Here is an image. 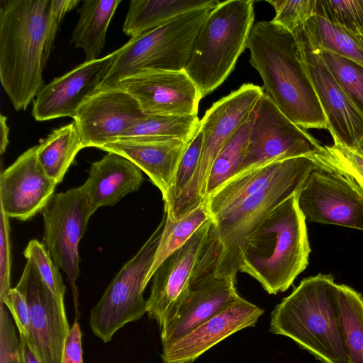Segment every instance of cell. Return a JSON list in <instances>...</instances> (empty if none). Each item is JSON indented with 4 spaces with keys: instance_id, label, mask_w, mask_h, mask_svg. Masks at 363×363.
Wrapping results in <instances>:
<instances>
[{
    "instance_id": "obj_28",
    "label": "cell",
    "mask_w": 363,
    "mask_h": 363,
    "mask_svg": "<svg viewBox=\"0 0 363 363\" xmlns=\"http://www.w3.org/2000/svg\"><path fill=\"white\" fill-rule=\"evenodd\" d=\"M337 303L348 363H363V297L352 288L338 284Z\"/></svg>"
},
{
    "instance_id": "obj_17",
    "label": "cell",
    "mask_w": 363,
    "mask_h": 363,
    "mask_svg": "<svg viewBox=\"0 0 363 363\" xmlns=\"http://www.w3.org/2000/svg\"><path fill=\"white\" fill-rule=\"evenodd\" d=\"M145 116L130 94L116 87L95 91L80 106L74 120L84 147L100 149Z\"/></svg>"
},
{
    "instance_id": "obj_14",
    "label": "cell",
    "mask_w": 363,
    "mask_h": 363,
    "mask_svg": "<svg viewBox=\"0 0 363 363\" xmlns=\"http://www.w3.org/2000/svg\"><path fill=\"white\" fill-rule=\"evenodd\" d=\"M212 223L210 218L184 245L168 256L153 274L147 313L157 322L160 332L176 317L190 291L196 264Z\"/></svg>"
},
{
    "instance_id": "obj_27",
    "label": "cell",
    "mask_w": 363,
    "mask_h": 363,
    "mask_svg": "<svg viewBox=\"0 0 363 363\" xmlns=\"http://www.w3.org/2000/svg\"><path fill=\"white\" fill-rule=\"evenodd\" d=\"M82 148L84 147L74 121L53 130L38 145L37 157L45 173L59 184Z\"/></svg>"
},
{
    "instance_id": "obj_36",
    "label": "cell",
    "mask_w": 363,
    "mask_h": 363,
    "mask_svg": "<svg viewBox=\"0 0 363 363\" xmlns=\"http://www.w3.org/2000/svg\"><path fill=\"white\" fill-rule=\"evenodd\" d=\"M275 11L271 21L295 35L303 30L308 21L316 15V0H267Z\"/></svg>"
},
{
    "instance_id": "obj_10",
    "label": "cell",
    "mask_w": 363,
    "mask_h": 363,
    "mask_svg": "<svg viewBox=\"0 0 363 363\" xmlns=\"http://www.w3.org/2000/svg\"><path fill=\"white\" fill-rule=\"evenodd\" d=\"M254 112L245 150L235 175L273 162L311 157L321 148L320 143L285 116L266 92L258 99Z\"/></svg>"
},
{
    "instance_id": "obj_13",
    "label": "cell",
    "mask_w": 363,
    "mask_h": 363,
    "mask_svg": "<svg viewBox=\"0 0 363 363\" xmlns=\"http://www.w3.org/2000/svg\"><path fill=\"white\" fill-rule=\"evenodd\" d=\"M298 54L324 112L333 142L354 150L363 139V116L350 101L305 28L293 35Z\"/></svg>"
},
{
    "instance_id": "obj_30",
    "label": "cell",
    "mask_w": 363,
    "mask_h": 363,
    "mask_svg": "<svg viewBox=\"0 0 363 363\" xmlns=\"http://www.w3.org/2000/svg\"><path fill=\"white\" fill-rule=\"evenodd\" d=\"M210 218L211 216L205 201L179 219L172 220L167 215L163 233L155 255L154 261L145 279L146 286L162 262L184 245Z\"/></svg>"
},
{
    "instance_id": "obj_35",
    "label": "cell",
    "mask_w": 363,
    "mask_h": 363,
    "mask_svg": "<svg viewBox=\"0 0 363 363\" xmlns=\"http://www.w3.org/2000/svg\"><path fill=\"white\" fill-rule=\"evenodd\" d=\"M316 15L358 35H363V0H316Z\"/></svg>"
},
{
    "instance_id": "obj_1",
    "label": "cell",
    "mask_w": 363,
    "mask_h": 363,
    "mask_svg": "<svg viewBox=\"0 0 363 363\" xmlns=\"http://www.w3.org/2000/svg\"><path fill=\"white\" fill-rule=\"evenodd\" d=\"M52 6V0L0 3V81L17 111L26 110L44 86Z\"/></svg>"
},
{
    "instance_id": "obj_11",
    "label": "cell",
    "mask_w": 363,
    "mask_h": 363,
    "mask_svg": "<svg viewBox=\"0 0 363 363\" xmlns=\"http://www.w3.org/2000/svg\"><path fill=\"white\" fill-rule=\"evenodd\" d=\"M42 211L44 245L55 263L67 277L77 313L79 245L95 211L82 185L53 195Z\"/></svg>"
},
{
    "instance_id": "obj_9",
    "label": "cell",
    "mask_w": 363,
    "mask_h": 363,
    "mask_svg": "<svg viewBox=\"0 0 363 363\" xmlns=\"http://www.w3.org/2000/svg\"><path fill=\"white\" fill-rule=\"evenodd\" d=\"M167 218L162 219L138 252L116 274L99 301L92 308L89 325L104 342H109L125 324L147 313L143 291L146 277L152 265Z\"/></svg>"
},
{
    "instance_id": "obj_4",
    "label": "cell",
    "mask_w": 363,
    "mask_h": 363,
    "mask_svg": "<svg viewBox=\"0 0 363 363\" xmlns=\"http://www.w3.org/2000/svg\"><path fill=\"white\" fill-rule=\"evenodd\" d=\"M330 275L303 279L270 315L269 331L291 339L322 363H348Z\"/></svg>"
},
{
    "instance_id": "obj_38",
    "label": "cell",
    "mask_w": 363,
    "mask_h": 363,
    "mask_svg": "<svg viewBox=\"0 0 363 363\" xmlns=\"http://www.w3.org/2000/svg\"><path fill=\"white\" fill-rule=\"evenodd\" d=\"M202 143L203 133L199 129L181 157L172 186L167 195L162 199L164 212L171 208L176 199L192 178L199 162Z\"/></svg>"
},
{
    "instance_id": "obj_24",
    "label": "cell",
    "mask_w": 363,
    "mask_h": 363,
    "mask_svg": "<svg viewBox=\"0 0 363 363\" xmlns=\"http://www.w3.org/2000/svg\"><path fill=\"white\" fill-rule=\"evenodd\" d=\"M288 160L270 162L229 179L205 200L211 218L228 213L267 186L282 172Z\"/></svg>"
},
{
    "instance_id": "obj_20",
    "label": "cell",
    "mask_w": 363,
    "mask_h": 363,
    "mask_svg": "<svg viewBox=\"0 0 363 363\" xmlns=\"http://www.w3.org/2000/svg\"><path fill=\"white\" fill-rule=\"evenodd\" d=\"M235 284L236 279L216 276L213 269L194 272L190 291L176 317L160 332L162 347L185 336L230 306L240 296Z\"/></svg>"
},
{
    "instance_id": "obj_26",
    "label": "cell",
    "mask_w": 363,
    "mask_h": 363,
    "mask_svg": "<svg viewBox=\"0 0 363 363\" xmlns=\"http://www.w3.org/2000/svg\"><path fill=\"white\" fill-rule=\"evenodd\" d=\"M121 2V0H86L80 7L72 42L75 48L83 50L85 61L99 58L109 23Z\"/></svg>"
},
{
    "instance_id": "obj_31",
    "label": "cell",
    "mask_w": 363,
    "mask_h": 363,
    "mask_svg": "<svg viewBox=\"0 0 363 363\" xmlns=\"http://www.w3.org/2000/svg\"><path fill=\"white\" fill-rule=\"evenodd\" d=\"M198 116H145L118 140L172 137L191 141L198 132Z\"/></svg>"
},
{
    "instance_id": "obj_8",
    "label": "cell",
    "mask_w": 363,
    "mask_h": 363,
    "mask_svg": "<svg viewBox=\"0 0 363 363\" xmlns=\"http://www.w3.org/2000/svg\"><path fill=\"white\" fill-rule=\"evenodd\" d=\"M263 93L257 85L243 84L206 111L200 120L203 143L196 170L165 212L169 218L179 219L204 202L207 180L216 157L246 121Z\"/></svg>"
},
{
    "instance_id": "obj_3",
    "label": "cell",
    "mask_w": 363,
    "mask_h": 363,
    "mask_svg": "<svg viewBox=\"0 0 363 363\" xmlns=\"http://www.w3.org/2000/svg\"><path fill=\"white\" fill-rule=\"evenodd\" d=\"M298 193L274 208L243 246L239 272L269 294L286 291L308 263L311 248Z\"/></svg>"
},
{
    "instance_id": "obj_33",
    "label": "cell",
    "mask_w": 363,
    "mask_h": 363,
    "mask_svg": "<svg viewBox=\"0 0 363 363\" xmlns=\"http://www.w3.org/2000/svg\"><path fill=\"white\" fill-rule=\"evenodd\" d=\"M320 52L340 86L363 116V66L328 51L320 50Z\"/></svg>"
},
{
    "instance_id": "obj_40",
    "label": "cell",
    "mask_w": 363,
    "mask_h": 363,
    "mask_svg": "<svg viewBox=\"0 0 363 363\" xmlns=\"http://www.w3.org/2000/svg\"><path fill=\"white\" fill-rule=\"evenodd\" d=\"M11 242L9 218L0 208V303L11 287Z\"/></svg>"
},
{
    "instance_id": "obj_22",
    "label": "cell",
    "mask_w": 363,
    "mask_h": 363,
    "mask_svg": "<svg viewBox=\"0 0 363 363\" xmlns=\"http://www.w3.org/2000/svg\"><path fill=\"white\" fill-rule=\"evenodd\" d=\"M189 142L172 137L122 139L100 149L133 162L160 189L163 199L172 186L180 159Z\"/></svg>"
},
{
    "instance_id": "obj_25",
    "label": "cell",
    "mask_w": 363,
    "mask_h": 363,
    "mask_svg": "<svg viewBox=\"0 0 363 363\" xmlns=\"http://www.w3.org/2000/svg\"><path fill=\"white\" fill-rule=\"evenodd\" d=\"M217 0H132L122 26L130 38L152 30L186 12L216 6Z\"/></svg>"
},
{
    "instance_id": "obj_41",
    "label": "cell",
    "mask_w": 363,
    "mask_h": 363,
    "mask_svg": "<svg viewBox=\"0 0 363 363\" xmlns=\"http://www.w3.org/2000/svg\"><path fill=\"white\" fill-rule=\"evenodd\" d=\"M10 311L20 334L30 336V313L26 298L16 288L10 290L2 302Z\"/></svg>"
},
{
    "instance_id": "obj_23",
    "label": "cell",
    "mask_w": 363,
    "mask_h": 363,
    "mask_svg": "<svg viewBox=\"0 0 363 363\" xmlns=\"http://www.w3.org/2000/svg\"><path fill=\"white\" fill-rule=\"evenodd\" d=\"M142 172L133 162L114 152H108L93 162L83 185L94 211L113 206L125 195L138 190L144 180Z\"/></svg>"
},
{
    "instance_id": "obj_16",
    "label": "cell",
    "mask_w": 363,
    "mask_h": 363,
    "mask_svg": "<svg viewBox=\"0 0 363 363\" xmlns=\"http://www.w3.org/2000/svg\"><path fill=\"white\" fill-rule=\"evenodd\" d=\"M116 87L130 94L147 116H197L202 99L185 70L143 71L123 79Z\"/></svg>"
},
{
    "instance_id": "obj_44",
    "label": "cell",
    "mask_w": 363,
    "mask_h": 363,
    "mask_svg": "<svg viewBox=\"0 0 363 363\" xmlns=\"http://www.w3.org/2000/svg\"><path fill=\"white\" fill-rule=\"evenodd\" d=\"M0 131H1V140H0V153L4 154L6 150L9 140V128L7 125V118L3 114L0 115Z\"/></svg>"
},
{
    "instance_id": "obj_19",
    "label": "cell",
    "mask_w": 363,
    "mask_h": 363,
    "mask_svg": "<svg viewBox=\"0 0 363 363\" xmlns=\"http://www.w3.org/2000/svg\"><path fill=\"white\" fill-rule=\"evenodd\" d=\"M38 145L28 149L0 177V208L6 216L26 220L43 211L57 183L44 171Z\"/></svg>"
},
{
    "instance_id": "obj_7",
    "label": "cell",
    "mask_w": 363,
    "mask_h": 363,
    "mask_svg": "<svg viewBox=\"0 0 363 363\" xmlns=\"http://www.w3.org/2000/svg\"><path fill=\"white\" fill-rule=\"evenodd\" d=\"M215 7L186 12L130 38L118 50L113 64L97 90L113 88L123 79L143 71L184 70L199 32Z\"/></svg>"
},
{
    "instance_id": "obj_12",
    "label": "cell",
    "mask_w": 363,
    "mask_h": 363,
    "mask_svg": "<svg viewBox=\"0 0 363 363\" xmlns=\"http://www.w3.org/2000/svg\"><path fill=\"white\" fill-rule=\"evenodd\" d=\"M298 204L307 221L363 230V191L329 167L318 164L298 193Z\"/></svg>"
},
{
    "instance_id": "obj_43",
    "label": "cell",
    "mask_w": 363,
    "mask_h": 363,
    "mask_svg": "<svg viewBox=\"0 0 363 363\" xmlns=\"http://www.w3.org/2000/svg\"><path fill=\"white\" fill-rule=\"evenodd\" d=\"M19 348L21 363H40L28 337L19 333Z\"/></svg>"
},
{
    "instance_id": "obj_32",
    "label": "cell",
    "mask_w": 363,
    "mask_h": 363,
    "mask_svg": "<svg viewBox=\"0 0 363 363\" xmlns=\"http://www.w3.org/2000/svg\"><path fill=\"white\" fill-rule=\"evenodd\" d=\"M254 116L253 108L238 132L216 157L207 180L206 199L237 174L245 150Z\"/></svg>"
},
{
    "instance_id": "obj_39",
    "label": "cell",
    "mask_w": 363,
    "mask_h": 363,
    "mask_svg": "<svg viewBox=\"0 0 363 363\" xmlns=\"http://www.w3.org/2000/svg\"><path fill=\"white\" fill-rule=\"evenodd\" d=\"M0 363H21L19 340L3 303H0Z\"/></svg>"
},
{
    "instance_id": "obj_45",
    "label": "cell",
    "mask_w": 363,
    "mask_h": 363,
    "mask_svg": "<svg viewBox=\"0 0 363 363\" xmlns=\"http://www.w3.org/2000/svg\"><path fill=\"white\" fill-rule=\"evenodd\" d=\"M353 150L363 156V139L358 144L357 147Z\"/></svg>"
},
{
    "instance_id": "obj_42",
    "label": "cell",
    "mask_w": 363,
    "mask_h": 363,
    "mask_svg": "<svg viewBox=\"0 0 363 363\" xmlns=\"http://www.w3.org/2000/svg\"><path fill=\"white\" fill-rule=\"evenodd\" d=\"M82 333L76 320L67 336L62 363H83Z\"/></svg>"
},
{
    "instance_id": "obj_21",
    "label": "cell",
    "mask_w": 363,
    "mask_h": 363,
    "mask_svg": "<svg viewBox=\"0 0 363 363\" xmlns=\"http://www.w3.org/2000/svg\"><path fill=\"white\" fill-rule=\"evenodd\" d=\"M264 313L259 306L239 296L217 315L185 336L163 346L162 360L164 363H192L228 337L255 326Z\"/></svg>"
},
{
    "instance_id": "obj_15",
    "label": "cell",
    "mask_w": 363,
    "mask_h": 363,
    "mask_svg": "<svg viewBox=\"0 0 363 363\" xmlns=\"http://www.w3.org/2000/svg\"><path fill=\"white\" fill-rule=\"evenodd\" d=\"M15 288L28 302L30 313V336L28 340L40 363H62L70 330L64 303L50 290L28 260Z\"/></svg>"
},
{
    "instance_id": "obj_29",
    "label": "cell",
    "mask_w": 363,
    "mask_h": 363,
    "mask_svg": "<svg viewBox=\"0 0 363 363\" xmlns=\"http://www.w3.org/2000/svg\"><path fill=\"white\" fill-rule=\"evenodd\" d=\"M305 30L309 39L320 50L363 66V35L352 33L317 15L308 21Z\"/></svg>"
},
{
    "instance_id": "obj_6",
    "label": "cell",
    "mask_w": 363,
    "mask_h": 363,
    "mask_svg": "<svg viewBox=\"0 0 363 363\" xmlns=\"http://www.w3.org/2000/svg\"><path fill=\"white\" fill-rule=\"evenodd\" d=\"M317 167L310 157L289 159L282 172L267 186L228 213L212 218L216 276L236 279L246 239L274 208L299 191Z\"/></svg>"
},
{
    "instance_id": "obj_18",
    "label": "cell",
    "mask_w": 363,
    "mask_h": 363,
    "mask_svg": "<svg viewBox=\"0 0 363 363\" xmlns=\"http://www.w3.org/2000/svg\"><path fill=\"white\" fill-rule=\"evenodd\" d=\"M117 54L118 50L96 60L84 61L44 85L33 101L32 116L35 120L74 118L80 106L96 91Z\"/></svg>"
},
{
    "instance_id": "obj_37",
    "label": "cell",
    "mask_w": 363,
    "mask_h": 363,
    "mask_svg": "<svg viewBox=\"0 0 363 363\" xmlns=\"http://www.w3.org/2000/svg\"><path fill=\"white\" fill-rule=\"evenodd\" d=\"M24 256L35 267L54 295L62 303L65 286L58 267L53 261L45 245L37 240H31L24 250Z\"/></svg>"
},
{
    "instance_id": "obj_34",
    "label": "cell",
    "mask_w": 363,
    "mask_h": 363,
    "mask_svg": "<svg viewBox=\"0 0 363 363\" xmlns=\"http://www.w3.org/2000/svg\"><path fill=\"white\" fill-rule=\"evenodd\" d=\"M311 157L318 164L334 169L353 181L363 191V156L356 151L333 142L322 145Z\"/></svg>"
},
{
    "instance_id": "obj_2",
    "label": "cell",
    "mask_w": 363,
    "mask_h": 363,
    "mask_svg": "<svg viewBox=\"0 0 363 363\" xmlns=\"http://www.w3.org/2000/svg\"><path fill=\"white\" fill-rule=\"evenodd\" d=\"M247 48L266 93L292 123L328 130V122L301 62L295 37L271 21L257 22Z\"/></svg>"
},
{
    "instance_id": "obj_5",
    "label": "cell",
    "mask_w": 363,
    "mask_h": 363,
    "mask_svg": "<svg viewBox=\"0 0 363 363\" xmlns=\"http://www.w3.org/2000/svg\"><path fill=\"white\" fill-rule=\"evenodd\" d=\"M254 1H220L209 13L184 69L201 98L227 79L247 48L254 26Z\"/></svg>"
}]
</instances>
